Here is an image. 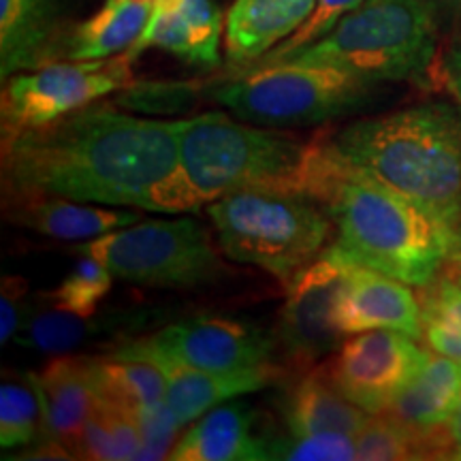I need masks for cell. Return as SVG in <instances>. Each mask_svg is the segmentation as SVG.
<instances>
[{
    "mask_svg": "<svg viewBox=\"0 0 461 461\" xmlns=\"http://www.w3.org/2000/svg\"><path fill=\"white\" fill-rule=\"evenodd\" d=\"M182 120L135 115L92 103L3 140V193L82 203L190 212L180 167Z\"/></svg>",
    "mask_w": 461,
    "mask_h": 461,
    "instance_id": "1",
    "label": "cell"
},
{
    "mask_svg": "<svg viewBox=\"0 0 461 461\" xmlns=\"http://www.w3.org/2000/svg\"><path fill=\"white\" fill-rule=\"evenodd\" d=\"M180 167L190 212L238 190H286L325 201L342 171L330 129L302 137L222 112L182 118Z\"/></svg>",
    "mask_w": 461,
    "mask_h": 461,
    "instance_id": "2",
    "label": "cell"
},
{
    "mask_svg": "<svg viewBox=\"0 0 461 461\" xmlns=\"http://www.w3.org/2000/svg\"><path fill=\"white\" fill-rule=\"evenodd\" d=\"M330 143L359 171L461 235V103L423 101L330 129Z\"/></svg>",
    "mask_w": 461,
    "mask_h": 461,
    "instance_id": "3",
    "label": "cell"
},
{
    "mask_svg": "<svg viewBox=\"0 0 461 461\" xmlns=\"http://www.w3.org/2000/svg\"><path fill=\"white\" fill-rule=\"evenodd\" d=\"M322 205L336 233L331 248L350 263L419 288L448 265L455 235L445 224L344 163Z\"/></svg>",
    "mask_w": 461,
    "mask_h": 461,
    "instance_id": "4",
    "label": "cell"
},
{
    "mask_svg": "<svg viewBox=\"0 0 461 461\" xmlns=\"http://www.w3.org/2000/svg\"><path fill=\"white\" fill-rule=\"evenodd\" d=\"M387 88L338 67L285 60L235 67L207 84L205 96L244 122L305 129L366 112Z\"/></svg>",
    "mask_w": 461,
    "mask_h": 461,
    "instance_id": "5",
    "label": "cell"
},
{
    "mask_svg": "<svg viewBox=\"0 0 461 461\" xmlns=\"http://www.w3.org/2000/svg\"><path fill=\"white\" fill-rule=\"evenodd\" d=\"M440 32L442 20L429 0H363L333 31L286 60L338 67L383 86H429Z\"/></svg>",
    "mask_w": 461,
    "mask_h": 461,
    "instance_id": "6",
    "label": "cell"
},
{
    "mask_svg": "<svg viewBox=\"0 0 461 461\" xmlns=\"http://www.w3.org/2000/svg\"><path fill=\"white\" fill-rule=\"evenodd\" d=\"M221 252L257 265L288 285L312 265L333 235V221L314 197L286 190H238L207 203Z\"/></svg>",
    "mask_w": 461,
    "mask_h": 461,
    "instance_id": "7",
    "label": "cell"
},
{
    "mask_svg": "<svg viewBox=\"0 0 461 461\" xmlns=\"http://www.w3.org/2000/svg\"><path fill=\"white\" fill-rule=\"evenodd\" d=\"M79 252L101 258L115 278L146 288H197L224 276L210 230L197 218H152L95 238Z\"/></svg>",
    "mask_w": 461,
    "mask_h": 461,
    "instance_id": "8",
    "label": "cell"
},
{
    "mask_svg": "<svg viewBox=\"0 0 461 461\" xmlns=\"http://www.w3.org/2000/svg\"><path fill=\"white\" fill-rule=\"evenodd\" d=\"M132 62L135 56L126 50L99 60H54L11 75L5 79L0 103L3 140L54 122L62 115L129 88L132 84Z\"/></svg>",
    "mask_w": 461,
    "mask_h": 461,
    "instance_id": "9",
    "label": "cell"
},
{
    "mask_svg": "<svg viewBox=\"0 0 461 461\" xmlns=\"http://www.w3.org/2000/svg\"><path fill=\"white\" fill-rule=\"evenodd\" d=\"M353 263L331 246L286 285L278 342L286 366L295 372L316 367L336 353L344 333L336 325V303Z\"/></svg>",
    "mask_w": 461,
    "mask_h": 461,
    "instance_id": "10",
    "label": "cell"
},
{
    "mask_svg": "<svg viewBox=\"0 0 461 461\" xmlns=\"http://www.w3.org/2000/svg\"><path fill=\"white\" fill-rule=\"evenodd\" d=\"M274 350L276 339L255 322L190 316L149 338L129 339L113 353H152L205 372H240L274 366Z\"/></svg>",
    "mask_w": 461,
    "mask_h": 461,
    "instance_id": "11",
    "label": "cell"
},
{
    "mask_svg": "<svg viewBox=\"0 0 461 461\" xmlns=\"http://www.w3.org/2000/svg\"><path fill=\"white\" fill-rule=\"evenodd\" d=\"M428 346L393 330L355 333L322 366L331 383L367 414H380L429 361Z\"/></svg>",
    "mask_w": 461,
    "mask_h": 461,
    "instance_id": "12",
    "label": "cell"
},
{
    "mask_svg": "<svg viewBox=\"0 0 461 461\" xmlns=\"http://www.w3.org/2000/svg\"><path fill=\"white\" fill-rule=\"evenodd\" d=\"M336 325L344 338L393 330L420 339L419 297L406 282L353 263L338 295Z\"/></svg>",
    "mask_w": 461,
    "mask_h": 461,
    "instance_id": "13",
    "label": "cell"
},
{
    "mask_svg": "<svg viewBox=\"0 0 461 461\" xmlns=\"http://www.w3.org/2000/svg\"><path fill=\"white\" fill-rule=\"evenodd\" d=\"M222 39V11L214 0H154L152 15L129 51L137 58L158 48L190 65L216 67Z\"/></svg>",
    "mask_w": 461,
    "mask_h": 461,
    "instance_id": "14",
    "label": "cell"
},
{
    "mask_svg": "<svg viewBox=\"0 0 461 461\" xmlns=\"http://www.w3.org/2000/svg\"><path fill=\"white\" fill-rule=\"evenodd\" d=\"M112 355L141 357V359H149L163 367L167 376L165 408L180 428L190 423V420L203 417L218 403L230 402L246 393H255V391L269 387V384L278 383L282 378V370L278 366H263L240 372H205L167 359L163 355L113 353V350Z\"/></svg>",
    "mask_w": 461,
    "mask_h": 461,
    "instance_id": "15",
    "label": "cell"
},
{
    "mask_svg": "<svg viewBox=\"0 0 461 461\" xmlns=\"http://www.w3.org/2000/svg\"><path fill=\"white\" fill-rule=\"evenodd\" d=\"M461 397V361L436 355L420 367L384 412L428 440L436 459H448L447 425Z\"/></svg>",
    "mask_w": 461,
    "mask_h": 461,
    "instance_id": "16",
    "label": "cell"
},
{
    "mask_svg": "<svg viewBox=\"0 0 461 461\" xmlns=\"http://www.w3.org/2000/svg\"><path fill=\"white\" fill-rule=\"evenodd\" d=\"M31 383L41 402L45 438L77 457L84 428L99 400L90 357H58L41 374H31Z\"/></svg>",
    "mask_w": 461,
    "mask_h": 461,
    "instance_id": "17",
    "label": "cell"
},
{
    "mask_svg": "<svg viewBox=\"0 0 461 461\" xmlns=\"http://www.w3.org/2000/svg\"><path fill=\"white\" fill-rule=\"evenodd\" d=\"M5 216L14 224L54 240H88L140 222L141 210H115L113 205L82 203L51 194H20L5 197Z\"/></svg>",
    "mask_w": 461,
    "mask_h": 461,
    "instance_id": "18",
    "label": "cell"
},
{
    "mask_svg": "<svg viewBox=\"0 0 461 461\" xmlns=\"http://www.w3.org/2000/svg\"><path fill=\"white\" fill-rule=\"evenodd\" d=\"M58 0H0V73L11 75L65 58Z\"/></svg>",
    "mask_w": 461,
    "mask_h": 461,
    "instance_id": "19",
    "label": "cell"
},
{
    "mask_svg": "<svg viewBox=\"0 0 461 461\" xmlns=\"http://www.w3.org/2000/svg\"><path fill=\"white\" fill-rule=\"evenodd\" d=\"M257 412L246 403H218L171 447V461L267 459L269 440L257 431Z\"/></svg>",
    "mask_w": 461,
    "mask_h": 461,
    "instance_id": "20",
    "label": "cell"
},
{
    "mask_svg": "<svg viewBox=\"0 0 461 461\" xmlns=\"http://www.w3.org/2000/svg\"><path fill=\"white\" fill-rule=\"evenodd\" d=\"M316 0H235L224 20V51L246 67L291 37L314 11Z\"/></svg>",
    "mask_w": 461,
    "mask_h": 461,
    "instance_id": "21",
    "label": "cell"
},
{
    "mask_svg": "<svg viewBox=\"0 0 461 461\" xmlns=\"http://www.w3.org/2000/svg\"><path fill=\"white\" fill-rule=\"evenodd\" d=\"M282 414L291 436L342 434L355 438L370 419V414L355 406L331 383L322 366H316L293 384Z\"/></svg>",
    "mask_w": 461,
    "mask_h": 461,
    "instance_id": "22",
    "label": "cell"
},
{
    "mask_svg": "<svg viewBox=\"0 0 461 461\" xmlns=\"http://www.w3.org/2000/svg\"><path fill=\"white\" fill-rule=\"evenodd\" d=\"M96 395L143 420L165 406L167 376L158 363L141 357L105 355L92 359Z\"/></svg>",
    "mask_w": 461,
    "mask_h": 461,
    "instance_id": "23",
    "label": "cell"
},
{
    "mask_svg": "<svg viewBox=\"0 0 461 461\" xmlns=\"http://www.w3.org/2000/svg\"><path fill=\"white\" fill-rule=\"evenodd\" d=\"M154 0H105L95 15L68 34L67 60H99L131 50L141 37Z\"/></svg>",
    "mask_w": 461,
    "mask_h": 461,
    "instance_id": "24",
    "label": "cell"
},
{
    "mask_svg": "<svg viewBox=\"0 0 461 461\" xmlns=\"http://www.w3.org/2000/svg\"><path fill=\"white\" fill-rule=\"evenodd\" d=\"M148 319V312L124 316L112 314L109 319H101V316L95 314L90 319H82V316L62 312V310L56 308L54 312H41V310L34 308L15 339L17 344L39 350V353H68L71 348L84 344L86 339L101 336V333H112L122 322Z\"/></svg>",
    "mask_w": 461,
    "mask_h": 461,
    "instance_id": "25",
    "label": "cell"
},
{
    "mask_svg": "<svg viewBox=\"0 0 461 461\" xmlns=\"http://www.w3.org/2000/svg\"><path fill=\"white\" fill-rule=\"evenodd\" d=\"M420 339L434 355L461 361V282L455 272L438 274L420 286Z\"/></svg>",
    "mask_w": 461,
    "mask_h": 461,
    "instance_id": "26",
    "label": "cell"
},
{
    "mask_svg": "<svg viewBox=\"0 0 461 461\" xmlns=\"http://www.w3.org/2000/svg\"><path fill=\"white\" fill-rule=\"evenodd\" d=\"M143 425L135 414L105 400H96L82 440L79 459H141Z\"/></svg>",
    "mask_w": 461,
    "mask_h": 461,
    "instance_id": "27",
    "label": "cell"
},
{
    "mask_svg": "<svg viewBox=\"0 0 461 461\" xmlns=\"http://www.w3.org/2000/svg\"><path fill=\"white\" fill-rule=\"evenodd\" d=\"M79 255L82 258L75 263L71 274L60 282V286L45 293L41 299L43 303H50L51 308L62 310V312L90 319L99 310L103 297L112 291L115 276L101 258L86 255V252H79Z\"/></svg>",
    "mask_w": 461,
    "mask_h": 461,
    "instance_id": "28",
    "label": "cell"
},
{
    "mask_svg": "<svg viewBox=\"0 0 461 461\" xmlns=\"http://www.w3.org/2000/svg\"><path fill=\"white\" fill-rule=\"evenodd\" d=\"M357 459L395 461V459H436L428 440L395 423L387 414H370L355 436Z\"/></svg>",
    "mask_w": 461,
    "mask_h": 461,
    "instance_id": "29",
    "label": "cell"
},
{
    "mask_svg": "<svg viewBox=\"0 0 461 461\" xmlns=\"http://www.w3.org/2000/svg\"><path fill=\"white\" fill-rule=\"evenodd\" d=\"M41 419V402L32 383L31 387L3 383L0 387V445L5 451L37 442Z\"/></svg>",
    "mask_w": 461,
    "mask_h": 461,
    "instance_id": "30",
    "label": "cell"
},
{
    "mask_svg": "<svg viewBox=\"0 0 461 461\" xmlns=\"http://www.w3.org/2000/svg\"><path fill=\"white\" fill-rule=\"evenodd\" d=\"M361 3L363 0H316L312 14H310L308 20H305L291 37L285 39V41L276 45L272 51H267V54L246 67L274 65V62L286 60V58L295 54V51L308 48V45H312L319 41V39L325 37L327 32L336 28L338 22L342 20L346 14H350V11L359 7Z\"/></svg>",
    "mask_w": 461,
    "mask_h": 461,
    "instance_id": "31",
    "label": "cell"
},
{
    "mask_svg": "<svg viewBox=\"0 0 461 461\" xmlns=\"http://www.w3.org/2000/svg\"><path fill=\"white\" fill-rule=\"evenodd\" d=\"M115 105L140 113H177L186 112L197 101V84L184 82H148L131 84L120 90Z\"/></svg>",
    "mask_w": 461,
    "mask_h": 461,
    "instance_id": "32",
    "label": "cell"
},
{
    "mask_svg": "<svg viewBox=\"0 0 461 461\" xmlns=\"http://www.w3.org/2000/svg\"><path fill=\"white\" fill-rule=\"evenodd\" d=\"M267 459H295V461H344L357 459L353 436L342 434H312L269 438Z\"/></svg>",
    "mask_w": 461,
    "mask_h": 461,
    "instance_id": "33",
    "label": "cell"
},
{
    "mask_svg": "<svg viewBox=\"0 0 461 461\" xmlns=\"http://www.w3.org/2000/svg\"><path fill=\"white\" fill-rule=\"evenodd\" d=\"M32 303H28V282L20 276H5L3 291H0V342L7 346L15 339L31 312Z\"/></svg>",
    "mask_w": 461,
    "mask_h": 461,
    "instance_id": "34",
    "label": "cell"
},
{
    "mask_svg": "<svg viewBox=\"0 0 461 461\" xmlns=\"http://www.w3.org/2000/svg\"><path fill=\"white\" fill-rule=\"evenodd\" d=\"M428 88L447 92L453 101L461 103V24L453 26V32L440 43Z\"/></svg>",
    "mask_w": 461,
    "mask_h": 461,
    "instance_id": "35",
    "label": "cell"
},
{
    "mask_svg": "<svg viewBox=\"0 0 461 461\" xmlns=\"http://www.w3.org/2000/svg\"><path fill=\"white\" fill-rule=\"evenodd\" d=\"M447 440H448V459L461 461V397L451 420H448L447 425Z\"/></svg>",
    "mask_w": 461,
    "mask_h": 461,
    "instance_id": "36",
    "label": "cell"
},
{
    "mask_svg": "<svg viewBox=\"0 0 461 461\" xmlns=\"http://www.w3.org/2000/svg\"><path fill=\"white\" fill-rule=\"evenodd\" d=\"M434 5L442 22H451L453 26L461 24V0H429Z\"/></svg>",
    "mask_w": 461,
    "mask_h": 461,
    "instance_id": "37",
    "label": "cell"
},
{
    "mask_svg": "<svg viewBox=\"0 0 461 461\" xmlns=\"http://www.w3.org/2000/svg\"><path fill=\"white\" fill-rule=\"evenodd\" d=\"M448 265H451L453 269H459L461 272V235L453 240V246H451V255H448Z\"/></svg>",
    "mask_w": 461,
    "mask_h": 461,
    "instance_id": "38",
    "label": "cell"
},
{
    "mask_svg": "<svg viewBox=\"0 0 461 461\" xmlns=\"http://www.w3.org/2000/svg\"><path fill=\"white\" fill-rule=\"evenodd\" d=\"M453 272H455V276H457L459 282H461V272H459V269H453Z\"/></svg>",
    "mask_w": 461,
    "mask_h": 461,
    "instance_id": "39",
    "label": "cell"
}]
</instances>
